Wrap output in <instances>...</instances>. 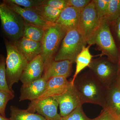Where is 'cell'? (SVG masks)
<instances>
[{
    "instance_id": "cell-1",
    "label": "cell",
    "mask_w": 120,
    "mask_h": 120,
    "mask_svg": "<svg viewBox=\"0 0 120 120\" xmlns=\"http://www.w3.org/2000/svg\"><path fill=\"white\" fill-rule=\"evenodd\" d=\"M83 104L90 103L103 108L106 106L107 89L90 71L78 75L73 84Z\"/></svg>"
},
{
    "instance_id": "cell-2",
    "label": "cell",
    "mask_w": 120,
    "mask_h": 120,
    "mask_svg": "<svg viewBox=\"0 0 120 120\" xmlns=\"http://www.w3.org/2000/svg\"><path fill=\"white\" fill-rule=\"evenodd\" d=\"M87 44L90 46L96 45L101 52L100 56H106L112 62L117 64L118 48L110 30L109 24L105 18L100 19L98 26L87 41Z\"/></svg>"
},
{
    "instance_id": "cell-3",
    "label": "cell",
    "mask_w": 120,
    "mask_h": 120,
    "mask_svg": "<svg viewBox=\"0 0 120 120\" xmlns=\"http://www.w3.org/2000/svg\"><path fill=\"white\" fill-rule=\"evenodd\" d=\"M5 46L7 52L5 60L6 78L9 88L14 92L12 86L20 80L28 61L14 43L6 41Z\"/></svg>"
},
{
    "instance_id": "cell-4",
    "label": "cell",
    "mask_w": 120,
    "mask_h": 120,
    "mask_svg": "<svg viewBox=\"0 0 120 120\" xmlns=\"http://www.w3.org/2000/svg\"><path fill=\"white\" fill-rule=\"evenodd\" d=\"M86 44L77 28L69 30L62 39L54 60H68L74 64L77 56Z\"/></svg>"
},
{
    "instance_id": "cell-5",
    "label": "cell",
    "mask_w": 120,
    "mask_h": 120,
    "mask_svg": "<svg viewBox=\"0 0 120 120\" xmlns=\"http://www.w3.org/2000/svg\"><path fill=\"white\" fill-rule=\"evenodd\" d=\"M67 32L56 23L51 24L45 29V34L41 42L42 51L41 54L45 65L54 60Z\"/></svg>"
},
{
    "instance_id": "cell-6",
    "label": "cell",
    "mask_w": 120,
    "mask_h": 120,
    "mask_svg": "<svg viewBox=\"0 0 120 120\" xmlns=\"http://www.w3.org/2000/svg\"><path fill=\"white\" fill-rule=\"evenodd\" d=\"M88 67L92 75L107 89L116 82L117 64L107 57L92 59Z\"/></svg>"
},
{
    "instance_id": "cell-7",
    "label": "cell",
    "mask_w": 120,
    "mask_h": 120,
    "mask_svg": "<svg viewBox=\"0 0 120 120\" xmlns=\"http://www.w3.org/2000/svg\"><path fill=\"white\" fill-rule=\"evenodd\" d=\"M0 18L4 32L15 42L23 37L25 22L4 2L0 3Z\"/></svg>"
},
{
    "instance_id": "cell-8",
    "label": "cell",
    "mask_w": 120,
    "mask_h": 120,
    "mask_svg": "<svg viewBox=\"0 0 120 120\" xmlns=\"http://www.w3.org/2000/svg\"><path fill=\"white\" fill-rule=\"evenodd\" d=\"M100 22L92 0L81 11L77 28L86 43L98 26Z\"/></svg>"
},
{
    "instance_id": "cell-9",
    "label": "cell",
    "mask_w": 120,
    "mask_h": 120,
    "mask_svg": "<svg viewBox=\"0 0 120 120\" xmlns=\"http://www.w3.org/2000/svg\"><path fill=\"white\" fill-rule=\"evenodd\" d=\"M58 102L53 97H49L41 100L31 101L27 110L30 112L42 116L47 120H60L61 117L57 112Z\"/></svg>"
},
{
    "instance_id": "cell-10",
    "label": "cell",
    "mask_w": 120,
    "mask_h": 120,
    "mask_svg": "<svg viewBox=\"0 0 120 120\" xmlns=\"http://www.w3.org/2000/svg\"><path fill=\"white\" fill-rule=\"evenodd\" d=\"M53 98L58 102L61 117L68 116L83 104L74 85H71L62 94Z\"/></svg>"
},
{
    "instance_id": "cell-11",
    "label": "cell",
    "mask_w": 120,
    "mask_h": 120,
    "mask_svg": "<svg viewBox=\"0 0 120 120\" xmlns=\"http://www.w3.org/2000/svg\"><path fill=\"white\" fill-rule=\"evenodd\" d=\"M72 64L68 60L50 61L45 65L42 77L47 81L52 77H62L68 78L71 75Z\"/></svg>"
},
{
    "instance_id": "cell-12",
    "label": "cell",
    "mask_w": 120,
    "mask_h": 120,
    "mask_svg": "<svg viewBox=\"0 0 120 120\" xmlns=\"http://www.w3.org/2000/svg\"><path fill=\"white\" fill-rule=\"evenodd\" d=\"M3 2L12 11L19 15L25 23L45 29L50 24L45 21L38 13L30 9L25 8L13 4L9 0L3 1Z\"/></svg>"
},
{
    "instance_id": "cell-13",
    "label": "cell",
    "mask_w": 120,
    "mask_h": 120,
    "mask_svg": "<svg viewBox=\"0 0 120 120\" xmlns=\"http://www.w3.org/2000/svg\"><path fill=\"white\" fill-rule=\"evenodd\" d=\"M71 85V81H68L65 77H52L47 80L45 91L37 100H42L62 94L67 91Z\"/></svg>"
},
{
    "instance_id": "cell-14",
    "label": "cell",
    "mask_w": 120,
    "mask_h": 120,
    "mask_svg": "<svg viewBox=\"0 0 120 120\" xmlns=\"http://www.w3.org/2000/svg\"><path fill=\"white\" fill-rule=\"evenodd\" d=\"M45 64L41 54L28 62L20 77L23 84H26L40 79L42 76Z\"/></svg>"
},
{
    "instance_id": "cell-15",
    "label": "cell",
    "mask_w": 120,
    "mask_h": 120,
    "mask_svg": "<svg viewBox=\"0 0 120 120\" xmlns=\"http://www.w3.org/2000/svg\"><path fill=\"white\" fill-rule=\"evenodd\" d=\"M46 82L42 77L30 82L23 84L20 88V101L26 100L31 101L37 100L45 91Z\"/></svg>"
},
{
    "instance_id": "cell-16",
    "label": "cell",
    "mask_w": 120,
    "mask_h": 120,
    "mask_svg": "<svg viewBox=\"0 0 120 120\" xmlns=\"http://www.w3.org/2000/svg\"><path fill=\"white\" fill-rule=\"evenodd\" d=\"M82 10L68 7L62 10L56 23L67 31L78 27Z\"/></svg>"
},
{
    "instance_id": "cell-17",
    "label": "cell",
    "mask_w": 120,
    "mask_h": 120,
    "mask_svg": "<svg viewBox=\"0 0 120 120\" xmlns=\"http://www.w3.org/2000/svg\"><path fill=\"white\" fill-rule=\"evenodd\" d=\"M14 44L28 62L41 54V42L35 41L22 37Z\"/></svg>"
},
{
    "instance_id": "cell-18",
    "label": "cell",
    "mask_w": 120,
    "mask_h": 120,
    "mask_svg": "<svg viewBox=\"0 0 120 120\" xmlns=\"http://www.w3.org/2000/svg\"><path fill=\"white\" fill-rule=\"evenodd\" d=\"M106 106L109 107L120 120V87L116 83L107 89Z\"/></svg>"
},
{
    "instance_id": "cell-19",
    "label": "cell",
    "mask_w": 120,
    "mask_h": 120,
    "mask_svg": "<svg viewBox=\"0 0 120 120\" xmlns=\"http://www.w3.org/2000/svg\"><path fill=\"white\" fill-rule=\"evenodd\" d=\"M90 46L88 45L87 46L84 47L76 57L75 61L76 64L75 71L71 81L72 85H73L75 79L80 72L86 67H88L92 59L94 56L91 54L89 50Z\"/></svg>"
},
{
    "instance_id": "cell-20",
    "label": "cell",
    "mask_w": 120,
    "mask_h": 120,
    "mask_svg": "<svg viewBox=\"0 0 120 120\" xmlns=\"http://www.w3.org/2000/svg\"><path fill=\"white\" fill-rule=\"evenodd\" d=\"M30 9L36 11L45 21L50 23H56L62 11L45 5Z\"/></svg>"
},
{
    "instance_id": "cell-21",
    "label": "cell",
    "mask_w": 120,
    "mask_h": 120,
    "mask_svg": "<svg viewBox=\"0 0 120 120\" xmlns=\"http://www.w3.org/2000/svg\"><path fill=\"white\" fill-rule=\"evenodd\" d=\"M10 120H47L38 113L30 112L27 110L20 109L11 105L10 107Z\"/></svg>"
},
{
    "instance_id": "cell-22",
    "label": "cell",
    "mask_w": 120,
    "mask_h": 120,
    "mask_svg": "<svg viewBox=\"0 0 120 120\" xmlns=\"http://www.w3.org/2000/svg\"><path fill=\"white\" fill-rule=\"evenodd\" d=\"M45 32V29L25 23L22 37L31 41L41 42Z\"/></svg>"
},
{
    "instance_id": "cell-23",
    "label": "cell",
    "mask_w": 120,
    "mask_h": 120,
    "mask_svg": "<svg viewBox=\"0 0 120 120\" xmlns=\"http://www.w3.org/2000/svg\"><path fill=\"white\" fill-rule=\"evenodd\" d=\"M120 16V0H109L105 18L109 24Z\"/></svg>"
},
{
    "instance_id": "cell-24",
    "label": "cell",
    "mask_w": 120,
    "mask_h": 120,
    "mask_svg": "<svg viewBox=\"0 0 120 120\" xmlns=\"http://www.w3.org/2000/svg\"><path fill=\"white\" fill-rule=\"evenodd\" d=\"M0 91L14 94L9 88L6 75V63L4 56H0Z\"/></svg>"
},
{
    "instance_id": "cell-25",
    "label": "cell",
    "mask_w": 120,
    "mask_h": 120,
    "mask_svg": "<svg viewBox=\"0 0 120 120\" xmlns=\"http://www.w3.org/2000/svg\"><path fill=\"white\" fill-rule=\"evenodd\" d=\"M95 8L99 19L105 18L109 0H93Z\"/></svg>"
},
{
    "instance_id": "cell-26",
    "label": "cell",
    "mask_w": 120,
    "mask_h": 120,
    "mask_svg": "<svg viewBox=\"0 0 120 120\" xmlns=\"http://www.w3.org/2000/svg\"><path fill=\"white\" fill-rule=\"evenodd\" d=\"M60 120H93V119L88 118L84 113L82 106H80L68 116L61 117Z\"/></svg>"
},
{
    "instance_id": "cell-27",
    "label": "cell",
    "mask_w": 120,
    "mask_h": 120,
    "mask_svg": "<svg viewBox=\"0 0 120 120\" xmlns=\"http://www.w3.org/2000/svg\"><path fill=\"white\" fill-rule=\"evenodd\" d=\"M14 97V94L0 91V116L6 117L5 109L7 104Z\"/></svg>"
},
{
    "instance_id": "cell-28",
    "label": "cell",
    "mask_w": 120,
    "mask_h": 120,
    "mask_svg": "<svg viewBox=\"0 0 120 120\" xmlns=\"http://www.w3.org/2000/svg\"><path fill=\"white\" fill-rule=\"evenodd\" d=\"M10 2L28 9L34 8L42 5L43 0H9Z\"/></svg>"
},
{
    "instance_id": "cell-29",
    "label": "cell",
    "mask_w": 120,
    "mask_h": 120,
    "mask_svg": "<svg viewBox=\"0 0 120 120\" xmlns=\"http://www.w3.org/2000/svg\"><path fill=\"white\" fill-rule=\"evenodd\" d=\"M120 118L109 107L103 108L99 115L93 120H119Z\"/></svg>"
},
{
    "instance_id": "cell-30",
    "label": "cell",
    "mask_w": 120,
    "mask_h": 120,
    "mask_svg": "<svg viewBox=\"0 0 120 120\" xmlns=\"http://www.w3.org/2000/svg\"><path fill=\"white\" fill-rule=\"evenodd\" d=\"M42 5L61 11L68 7L67 0H43Z\"/></svg>"
},
{
    "instance_id": "cell-31",
    "label": "cell",
    "mask_w": 120,
    "mask_h": 120,
    "mask_svg": "<svg viewBox=\"0 0 120 120\" xmlns=\"http://www.w3.org/2000/svg\"><path fill=\"white\" fill-rule=\"evenodd\" d=\"M90 0H67L68 7L82 9L86 7L91 2Z\"/></svg>"
},
{
    "instance_id": "cell-32",
    "label": "cell",
    "mask_w": 120,
    "mask_h": 120,
    "mask_svg": "<svg viewBox=\"0 0 120 120\" xmlns=\"http://www.w3.org/2000/svg\"><path fill=\"white\" fill-rule=\"evenodd\" d=\"M109 25H112L113 26L114 31L116 38L120 43V16L110 24Z\"/></svg>"
},
{
    "instance_id": "cell-33",
    "label": "cell",
    "mask_w": 120,
    "mask_h": 120,
    "mask_svg": "<svg viewBox=\"0 0 120 120\" xmlns=\"http://www.w3.org/2000/svg\"><path fill=\"white\" fill-rule=\"evenodd\" d=\"M119 51V58L117 62V71L116 83L117 86L120 87V46L118 48Z\"/></svg>"
},
{
    "instance_id": "cell-34",
    "label": "cell",
    "mask_w": 120,
    "mask_h": 120,
    "mask_svg": "<svg viewBox=\"0 0 120 120\" xmlns=\"http://www.w3.org/2000/svg\"><path fill=\"white\" fill-rule=\"evenodd\" d=\"M0 120H10L9 118H6V117L2 116H0Z\"/></svg>"
},
{
    "instance_id": "cell-35",
    "label": "cell",
    "mask_w": 120,
    "mask_h": 120,
    "mask_svg": "<svg viewBox=\"0 0 120 120\" xmlns=\"http://www.w3.org/2000/svg\"></svg>"
}]
</instances>
